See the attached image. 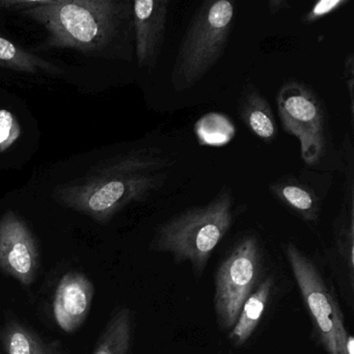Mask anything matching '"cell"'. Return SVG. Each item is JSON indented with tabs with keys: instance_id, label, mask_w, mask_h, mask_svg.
<instances>
[{
	"instance_id": "obj_1",
	"label": "cell",
	"mask_w": 354,
	"mask_h": 354,
	"mask_svg": "<svg viewBox=\"0 0 354 354\" xmlns=\"http://www.w3.org/2000/svg\"><path fill=\"white\" fill-rule=\"evenodd\" d=\"M174 162L156 149L132 151L95 169L82 181L57 188L55 198L64 206L105 223L128 205L160 189Z\"/></svg>"
},
{
	"instance_id": "obj_2",
	"label": "cell",
	"mask_w": 354,
	"mask_h": 354,
	"mask_svg": "<svg viewBox=\"0 0 354 354\" xmlns=\"http://www.w3.org/2000/svg\"><path fill=\"white\" fill-rule=\"evenodd\" d=\"M1 7L17 10L42 24L50 46L86 53L109 46L132 15L129 3L115 0H8L0 1Z\"/></svg>"
},
{
	"instance_id": "obj_3",
	"label": "cell",
	"mask_w": 354,
	"mask_h": 354,
	"mask_svg": "<svg viewBox=\"0 0 354 354\" xmlns=\"http://www.w3.org/2000/svg\"><path fill=\"white\" fill-rule=\"evenodd\" d=\"M233 221V192L225 187L208 204L187 209L165 221L150 248L169 252L177 263H190L194 275L200 277Z\"/></svg>"
},
{
	"instance_id": "obj_4",
	"label": "cell",
	"mask_w": 354,
	"mask_h": 354,
	"mask_svg": "<svg viewBox=\"0 0 354 354\" xmlns=\"http://www.w3.org/2000/svg\"><path fill=\"white\" fill-rule=\"evenodd\" d=\"M235 5L229 0H209L194 14L179 47L171 82L174 90L192 88L219 61L231 35Z\"/></svg>"
},
{
	"instance_id": "obj_5",
	"label": "cell",
	"mask_w": 354,
	"mask_h": 354,
	"mask_svg": "<svg viewBox=\"0 0 354 354\" xmlns=\"http://www.w3.org/2000/svg\"><path fill=\"white\" fill-rule=\"evenodd\" d=\"M277 105L283 131L299 140L304 162L308 167L320 165L330 144L322 100L308 84L288 80L277 93Z\"/></svg>"
},
{
	"instance_id": "obj_6",
	"label": "cell",
	"mask_w": 354,
	"mask_h": 354,
	"mask_svg": "<svg viewBox=\"0 0 354 354\" xmlns=\"http://www.w3.org/2000/svg\"><path fill=\"white\" fill-rule=\"evenodd\" d=\"M264 254L254 235L240 239L223 259L215 275L214 308L223 330L231 329L248 296L262 281Z\"/></svg>"
},
{
	"instance_id": "obj_7",
	"label": "cell",
	"mask_w": 354,
	"mask_h": 354,
	"mask_svg": "<svg viewBox=\"0 0 354 354\" xmlns=\"http://www.w3.org/2000/svg\"><path fill=\"white\" fill-rule=\"evenodd\" d=\"M283 252L312 319L313 333L327 354H339L333 313L337 296L325 283L314 262L295 244L283 245Z\"/></svg>"
},
{
	"instance_id": "obj_8",
	"label": "cell",
	"mask_w": 354,
	"mask_h": 354,
	"mask_svg": "<svg viewBox=\"0 0 354 354\" xmlns=\"http://www.w3.org/2000/svg\"><path fill=\"white\" fill-rule=\"evenodd\" d=\"M40 252L36 238L26 221L13 211L0 219V270L30 287L38 277Z\"/></svg>"
},
{
	"instance_id": "obj_9",
	"label": "cell",
	"mask_w": 354,
	"mask_h": 354,
	"mask_svg": "<svg viewBox=\"0 0 354 354\" xmlns=\"http://www.w3.org/2000/svg\"><path fill=\"white\" fill-rule=\"evenodd\" d=\"M346 180L343 204L335 221L333 263L342 290L350 301L354 289V155L353 148L344 147Z\"/></svg>"
},
{
	"instance_id": "obj_10",
	"label": "cell",
	"mask_w": 354,
	"mask_h": 354,
	"mask_svg": "<svg viewBox=\"0 0 354 354\" xmlns=\"http://www.w3.org/2000/svg\"><path fill=\"white\" fill-rule=\"evenodd\" d=\"M94 297V283L86 273H64L53 298V316L59 328L67 333L78 330L90 314Z\"/></svg>"
},
{
	"instance_id": "obj_11",
	"label": "cell",
	"mask_w": 354,
	"mask_h": 354,
	"mask_svg": "<svg viewBox=\"0 0 354 354\" xmlns=\"http://www.w3.org/2000/svg\"><path fill=\"white\" fill-rule=\"evenodd\" d=\"M169 0H138L132 3L138 65L154 69L165 43Z\"/></svg>"
},
{
	"instance_id": "obj_12",
	"label": "cell",
	"mask_w": 354,
	"mask_h": 354,
	"mask_svg": "<svg viewBox=\"0 0 354 354\" xmlns=\"http://www.w3.org/2000/svg\"><path fill=\"white\" fill-rule=\"evenodd\" d=\"M0 347L6 354H65L59 339H46L17 318L6 319L0 324Z\"/></svg>"
},
{
	"instance_id": "obj_13",
	"label": "cell",
	"mask_w": 354,
	"mask_h": 354,
	"mask_svg": "<svg viewBox=\"0 0 354 354\" xmlns=\"http://www.w3.org/2000/svg\"><path fill=\"white\" fill-rule=\"evenodd\" d=\"M274 287L273 275H264L254 292L244 301L235 324L230 329V341L236 347H241L248 343L258 328L272 297Z\"/></svg>"
},
{
	"instance_id": "obj_14",
	"label": "cell",
	"mask_w": 354,
	"mask_h": 354,
	"mask_svg": "<svg viewBox=\"0 0 354 354\" xmlns=\"http://www.w3.org/2000/svg\"><path fill=\"white\" fill-rule=\"evenodd\" d=\"M238 111L245 127L259 140L267 144L274 142L279 134L274 115L267 99L254 84L244 86Z\"/></svg>"
},
{
	"instance_id": "obj_15",
	"label": "cell",
	"mask_w": 354,
	"mask_h": 354,
	"mask_svg": "<svg viewBox=\"0 0 354 354\" xmlns=\"http://www.w3.org/2000/svg\"><path fill=\"white\" fill-rule=\"evenodd\" d=\"M271 194L286 208L306 223H317L321 214V200L316 192L293 176H283L269 185Z\"/></svg>"
},
{
	"instance_id": "obj_16",
	"label": "cell",
	"mask_w": 354,
	"mask_h": 354,
	"mask_svg": "<svg viewBox=\"0 0 354 354\" xmlns=\"http://www.w3.org/2000/svg\"><path fill=\"white\" fill-rule=\"evenodd\" d=\"M133 335V312L119 306L111 312L91 354H130Z\"/></svg>"
},
{
	"instance_id": "obj_17",
	"label": "cell",
	"mask_w": 354,
	"mask_h": 354,
	"mask_svg": "<svg viewBox=\"0 0 354 354\" xmlns=\"http://www.w3.org/2000/svg\"><path fill=\"white\" fill-rule=\"evenodd\" d=\"M0 66L16 71L59 73L57 66L20 48L12 41L0 36Z\"/></svg>"
},
{
	"instance_id": "obj_18",
	"label": "cell",
	"mask_w": 354,
	"mask_h": 354,
	"mask_svg": "<svg viewBox=\"0 0 354 354\" xmlns=\"http://www.w3.org/2000/svg\"><path fill=\"white\" fill-rule=\"evenodd\" d=\"M19 126L10 111L0 109V151L9 148L19 138Z\"/></svg>"
},
{
	"instance_id": "obj_19",
	"label": "cell",
	"mask_w": 354,
	"mask_h": 354,
	"mask_svg": "<svg viewBox=\"0 0 354 354\" xmlns=\"http://www.w3.org/2000/svg\"><path fill=\"white\" fill-rule=\"evenodd\" d=\"M348 1L345 0H322L318 1L306 15H304V24H314L317 20L329 15L333 12L337 11L341 7L347 5Z\"/></svg>"
},
{
	"instance_id": "obj_20",
	"label": "cell",
	"mask_w": 354,
	"mask_h": 354,
	"mask_svg": "<svg viewBox=\"0 0 354 354\" xmlns=\"http://www.w3.org/2000/svg\"><path fill=\"white\" fill-rule=\"evenodd\" d=\"M345 78L346 86H347L348 95H349L350 115H351V124L353 126L354 121V57L353 53H349L345 62Z\"/></svg>"
},
{
	"instance_id": "obj_21",
	"label": "cell",
	"mask_w": 354,
	"mask_h": 354,
	"mask_svg": "<svg viewBox=\"0 0 354 354\" xmlns=\"http://www.w3.org/2000/svg\"><path fill=\"white\" fill-rule=\"evenodd\" d=\"M268 8L271 13L277 14V12L289 8V3L285 0H270V1H268Z\"/></svg>"
},
{
	"instance_id": "obj_22",
	"label": "cell",
	"mask_w": 354,
	"mask_h": 354,
	"mask_svg": "<svg viewBox=\"0 0 354 354\" xmlns=\"http://www.w3.org/2000/svg\"><path fill=\"white\" fill-rule=\"evenodd\" d=\"M0 354H1V352H0Z\"/></svg>"
}]
</instances>
